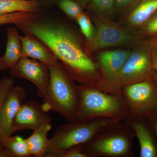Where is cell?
<instances>
[{
	"label": "cell",
	"mask_w": 157,
	"mask_h": 157,
	"mask_svg": "<svg viewBox=\"0 0 157 157\" xmlns=\"http://www.w3.org/2000/svg\"><path fill=\"white\" fill-rule=\"evenodd\" d=\"M16 26L46 46L74 81L98 88L100 73L98 63L88 53L85 42L70 26L39 19L37 15Z\"/></svg>",
	"instance_id": "obj_1"
},
{
	"label": "cell",
	"mask_w": 157,
	"mask_h": 157,
	"mask_svg": "<svg viewBox=\"0 0 157 157\" xmlns=\"http://www.w3.org/2000/svg\"><path fill=\"white\" fill-rule=\"evenodd\" d=\"M79 102L74 121L85 122L101 118L125 121L130 114L121 95L113 94L94 86H78Z\"/></svg>",
	"instance_id": "obj_2"
},
{
	"label": "cell",
	"mask_w": 157,
	"mask_h": 157,
	"mask_svg": "<svg viewBox=\"0 0 157 157\" xmlns=\"http://www.w3.org/2000/svg\"><path fill=\"white\" fill-rule=\"evenodd\" d=\"M48 69L49 83L42 98V109L47 113H57L67 122H73L79 102L78 85L60 62Z\"/></svg>",
	"instance_id": "obj_3"
},
{
	"label": "cell",
	"mask_w": 157,
	"mask_h": 157,
	"mask_svg": "<svg viewBox=\"0 0 157 157\" xmlns=\"http://www.w3.org/2000/svg\"><path fill=\"white\" fill-rule=\"evenodd\" d=\"M119 121H121L101 118L85 122L74 121L62 124L56 129L49 139L45 157H63L69 150L89 142L109 126Z\"/></svg>",
	"instance_id": "obj_4"
},
{
	"label": "cell",
	"mask_w": 157,
	"mask_h": 157,
	"mask_svg": "<svg viewBox=\"0 0 157 157\" xmlns=\"http://www.w3.org/2000/svg\"><path fill=\"white\" fill-rule=\"evenodd\" d=\"M135 137L128 124L121 121L109 126L79 147L87 157H133Z\"/></svg>",
	"instance_id": "obj_5"
},
{
	"label": "cell",
	"mask_w": 157,
	"mask_h": 157,
	"mask_svg": "<svg viewBox=\"0 0 157 157\" xmlns=\"http://www.w3.org/2000/svg\"><path fill=\"white\" fill-rule=\"evenodd\" d=\"M92 20L94 36L91 41L85 42V47L88 53L94 59V55L100 51L118 46L134 47L142 39L136 31L111 19L93 15Z\"/></svg>",
	"instance_id": "obj_6"
},
{
	"label": "cell",
	"mask_w": 157,
	"mask_h": 157,
	"mask_svg": "<svg viewBox=\"0 0 157 157\" xmlns=\"http://www.w3.org/2000/svg\"><path fill=\"white\" fill-rule=\"evenodd\" d=\"M121 95L130 113L147 119L157 115V85L153 79L124 86Z\"/></svg>",
	"instance_id": "obj_7"
},
{
	"label": "cell",
	"mask_w": 157,
	"mask_h": 157,
	"mask_svg": "<svg viewBox=\"0 0 157 157\" xmlns=\"http://www.w3.org/2000/svg\"><path fill=\"white\" fill-rule=\"evenodd\" d=\"M155 73L147 41L141 39L134 45L122 69L119 78L121 92L127 86L153 79Z\"/></svg>",
	"instance_id": "obj_8"
},
{
	"label": "cell",
	"mask_w": 157,
	"mask_h": 157,
	"mask_svg": "<svg viewBox=\"0 0 157 157\" xmlns=\"http://www.w3.org/2000/svg\"><path fill=\"white\" fill-rule=\"evenodd\" d=\"M131 51L129 49L104 50L96 54L95 59L99 66L100 73L98 88L109 94L121 95L120 76Z\"/></svg>",
	"instance_id": "obj_9"
},
{
	"label": "cell",
	"mask_w": 157,
	"mask_h": 157,
	"mask_svg": "<svg viewBox=\"0 0 157 157\" xmlns=\"http://www.w3.org/2000/svg\"><path fill=\"white\" fill-rule=\"evenodd\" d=\"M13 78L27 79L36 86L39 98L45 96L49 81V69L39 61L27 57H21L17 64L10 69Z\"/></svg>",
	"instance_id": "obj_10"
},
{
	"label": "cell",
	"mask_w": 157,
	"mask_h": 157,
	"mask_svg": "<svg viewBox=\"0 0 157 157\" xmlns=\"http://www.w3.org/2000/svg\"><path fill=\"white\" fill-rule=\"evenodd\" d=\"M42 108V104L31 100L24 102L13 122V132L35 131L45 124L52 123V119Z\"/></svg>",
	"instance_id": "obj_11"
},
{
	"label": "cell",
	"mask_w": 157,
	"mask_h": 157,
	"mask_svg": "<svg viewBox=\"0 0 157 157\" xmlns=\"http://www.w3.org/2000/svg\"><path fill=\"white\" fill-rule=\"evenodd\" d=\"M125 122L134 131L140 145V157H157V137L148 120L130 113Z\"/></svg>",
	"instance_id": "obj_12"
},
{
	"label": "cell",
	"mask_w": 157,
	"mask_h": 157,
	"mask_svg": "<svg viewBox=\"0 0 157 157\" xmlns=\"http://www.w3.org/2000/svg\"><path fill=\"white\" fill-rule=\"evenodd\" d=\"M26 91L21 86H14L7 95L0 112V127L5 138L14 134L13 122L27 96Z\"/></svg>",
	"instance_id": "obj_13"
},
{
	"label": "cell",
	"mask_w": 157,
	"mask_h": 157,
	"mask_svg": "<svg viewBox=\"0 0 157 157\" xmlns=\"http://www.w3.org/2000/svg\"><path fill=\"white\" fill-rule=\"evenodd\" d=\"M21 43V57L39 61L48 68L59 62L52 52L41 42L29 35L20 36Z\"/></svg>",
	"instance_id": "obj_14"
},
{
	"label": "cell",
	"mask_w": 157,
	"mask_h": 157,
	"mask_svg": "<svg viewBox=\"0 0 157 157\" xmlns=\"http://www.w3.org/2000/svg\"><path fill=\"white\" fill-rule=\"evenodd\" d=\"M18 31L13 27L7 31V41L6 50L0 57V70L11 69L21 58V43Z\"/></svg>",
	"instance_id": "obj_15"
},
{
	"label": "cell",
	"mask_w": 157,
	"mask_h": 157,
	"mask_svg": "<svg viewBox=\"0 0 157 157\" xmlns=\"http://www.w3.org/2000/svg\"><path fill=\"white\" fill-rule=\"evenodd\" d=\"M157 12V0H141L137 6L126 14L125 26L136 31Z\"/></svg>",
	"instance_id": "obj_16"
},
{
	"label": "cell",
	"mask_w": 157,
	"mask_h": 157,
	"mask_svg": "<svg viewBox=\"0 0 157 157\" xmlns=\"http://www.w3.org/2000/svg\"><path fill=\"white\" fill-rule=\"evenodd\" d=\"M51 129V124H45L26 139L31 157H45L49 144L48 134Z\"/></svg>",
	"instance_id": "obj_17"
},
{
	"label": "cell",
	"mask_w": 157,
	"mask_h": 157,
	"mask_svg": "<svg viewBox=\"0 0 157 157\" xmlns=\"http://www.w3.org/2000/svg\"><path fill=\"white\" fill-rule=\"evenodd\" d=\"M38 0H0V15L20 11L38 13Z\"/></svg>",
	"instance_id": "obj_18"
},
{
	"label": "cell",
	"mask_w": 157,
	"mask_h": 157,
	"mask_svg": "<svg viewBox=\"0 0 157 157\" xmlns=\"http://www.w3.org/2000/svg\"><path fill=\"white\" fill-rule=\"evenodd\" d=\"M3 145L13 154L14 157L31 156L26 139L19 135L6 137L3 141Z\"/></svg>",
	"instance_id": "obj_19"
},
{
	"label": "cell",
	"mask_w": 157,
	"mask_h": 157,
	"mask_svg": "<svg viewBox=\"0 0 157 157\" xmlns=\"http://www.w3.org/2000/svg\"><path fill=\"white\" fill-rule=\"evenodd\" d=\"M87 8L93 15L109 19L116 13L115 0H92Z\"/></svg>",
	"instance_id": "obj_20"
},
{
	"label": "cell",
	"mask_w": 157,
	"mask_h": 157,
	"mask_svg": "<svg viewBox=\"0 0 157 157\" xmlns=\"http://www.w3.org/2000/svg\"><path fill=\"white\" fill-rule=\"evenodd\" d=\"M38 13L20 11L0 15V25L6 24H14L17 25L33 19Z\"/></svg>",
	"instance_id": "obj_21"
},
{
	"label": "cell",
	"mask_w": 157,
	"mask_h": 157,
	"mask_svg": "<svg viewBox=\"0 0 157 157\" xmlns=\"http://www.w3.org/2000/svg\"><path fill=\"white\" fill-rule=\"evenodd\" d=\"M76 21L85 38L86 42L91 41L94 36L95 29L88 14L83 12L76 18Z\"/></svg>",
	"instance_id": "obj_22"
},
{
	"label": "cell",
	"mask_w": 157,
	"mask_h": 157,
	"mask_svg": "<svg viewBox=\"0 0 157 157\" xmlns=\"http://www.w3.org/2000/svg\"><path fill=\"white\" fill-rule=\"evenodd\" d=\"M57 5L62 11L73 19L76 20L83 12L82 7L73 0H58Z\"/></svg>",
	"instance_id": "obj_23"
},
{
	"label": "cell",
	"mask_w": 157,
	"mask_h": 157,
	"mask_svg": "<svg viewBox=\"0 0 157 157\" xmlns=\"http://www.w3.org/2000/svg\"><path fill=\"white\" fill-rule=\"evenodd\" d=\"M14 85V78L12 77L4 76L0 79V112L5 99ZM5 138L0 127V148L4 147L3 141Z\"/></svg>",
	"instance_id": "obj_24"
},
{
	"label": "cell",
	"mask_w": 157,
	"mask_h": 157,
	"mask_svg": "<svg viewBox=\"0 0 157 157\" xmlns=\"http://www.w3.org/2000/svg\"><path fill=\"white\" fill-rule=\"evenodd\" d=\"M137 32L141 37H150L157 35V12L140 28Z\"/></svg>",
	"instance_id": "obj_25"
},
{
	"label": "cell",
	"mask_w": 157,
	"mask_h": 157,
	"mask_svg": "<svg viewBox=\"0 0 157 157\" xmlns=\"http://www.w3.org/2000/svg\"><path fill=\"white\" fill-rule=\"evenodd\" d=\"M141 0H115L116 13L127 14L135 9Z\"/></svg>",
	"instance_id": "obj_26"
},
{
	"label": "cell",
	"mask_w": 157,
	"mask_h": 157,
	"mask_svg": "<svg viewBox=\"0 0 157 157\" xmlns=\"http://www.w3.org/2000/svg\"><path fill=\"white\" fill-rule=\"evenodd\" d=\"M148 44L154 69L157 72V35L149 37Z\"/></svg>",
	"instance_id": "obj_27"
},
{
	"label": "cell",
	"mask_w": 157,
	"mask_h": 157,
	"mask_svg": "<svg viewBox=\"0 0 157 157\" xmlns=\"http://www.w3.org/2000/svg\"><path fill=\"white\" fill-rule=\"evenodd\" d=\"M63 157H87L80 149L79 146L69 150L63 155Z\"/></svg>",
	"instance_id": "obj_28"
},
{
	"label": "cell",
	"mask_w": 157,
	"mask_h": 157,
	"mask_svg": "<svg viewBox=\"0 0 157 157\" xmlns=\"http://www.w3.org/2000/svg\"><path fill=\"white\" fill-rule=\"evenodd\" d=\"M0 157H14L9 150L5 147L0 148Z\"/></svg>",
	"instance_id": "obj_29"
},
{
	"label": "cell",
	"mask_w": 157,
	"mask_h": 157,
	"mask_svg": "<svg viewBox=\"0 0 157 157\" xmlns=\"http://www.w3.org/2000/svg\"><path fill=\"white\" fill-rule=\"evenodd\" d=\"M148 120L157 137V115L150 118Z\"/></svg>",
	"instance_id": "obj_30"
},
{
	"label": "cell",
	"mask_w": 157,
	"mask_h": 157,
	"mask_svg": "<svg viewBox=\"0 0 157 157\" xmlns=\"http://www.w3.org/2000/svg\"><path fill=\"white\" fill-rule=\"evenodd\" d=\"M73 1L78 3V5H80L82 8H87L92 0H73Z\"/></svg>",
	"instance_id": "obj_31"
},
{
	"label": "cell",
	"mask_w": 157,
	"mask_h": 157,
	"mask_svg": "<svg viewBox=\"0 0 157 157\" xmlns=\"http://www.w3.org/2000/svg\"><path fill=\"white\" fill-rule=\"evenodd\" d=\"M153 80H154L155 83H156L157 85V71H155V73L154 76V78H153Z\"/></svg>",
	"instance_id": "obj_32"
}]
</instances>
